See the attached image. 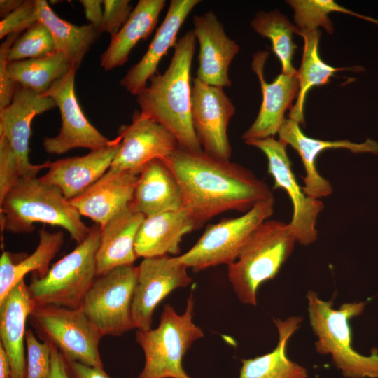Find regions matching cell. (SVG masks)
<instances>
[{
    "mask_svg": "<svg viewBox=\"0 0 378 378\" xmlns=\"http://www.w3.org/2000/svg\"><path fill=\"white\" fill-rule=\"evenodd\" d=\"M176 177L183 207L195 230L229 211L246 213L257 203L274 197L269 186L247 168L230 160L192 153L179 146L163 160Z\"/></svg>",
    "mask_w": 378,
    "mask_h": 378,
    "instance_id": "6da1fadb",
    "label": "cell"
},
{
    "mask_svg": "<svg viewBox=\"0 0 378 378\" xmlns=\"http://www.w3.org/2000/svg\"><path fill=\"white\" fill-rule=\"evenodd\" d=\"M196 41L192 30L186 32L174 47L168 68L150 78L149 85L136 95V101L141 113L166 127L180 148L202 153L191 114L190 71Z\"/></svg>",
    "mask_w": 378,
    "mask_h": 378,
    "instance_id": "7a4b0ae2",
    "label": "cell"
},
{
    "mask_svg": "<svg viewBox=\"0 0 378 378\" xmlns=\"http://www.w3.org/2000/svg\"><path fill=\"white\" fill-rule=\"evenodd\" d=\"M0 211L1 230L13 234L31 232L34 223H42L65 229L78 244L90 231L62 190L37 176L20 179L0 202Z\"/></svg>",
    "mask_w": 378,
    "mask_h": 378,
    "instance_id": "3957f363",
    "label": "cell"
},
{
    "mask_svg": "<svg viewBox=\"0 0 378 378\" xmlns=\"http://www.w3.org/2000/svg\"><path fill=\"white\" fill-rule=\"evenodd\" d=\"M296 242L289 223L267 219L253 232L227 266L229 280L240 302L257 304L259 287L276 276Z\"/></svg>",
    "mask_w": 378,
    "mask_h": 378,
    "instance_id": "277c9868",
    "label": "cell"
},
{
    "mask_svg": "<svg viewBox=\"0 0 378 378\" xmlns=\"http://www.w3.org/2000/svg\"><path fill=\"white\" fill-rule=\"evenodd\" d=\"M194 299L191 293L185 312L178 314L165 304L155 329L136 332V341L143 349L145 363L136 378H192L183 368V358L192 344L204 337L192 321Z\"/></svg>",
    "mask_w": 378,
    "mask_h": 378,
    "instance_id": "5b68a950",
    "label": "cell"
},
{
    "mask_svg": "<svg viewBox=\"0 0 378 378\" xmlns=\"http://www.w3.org/2000/svg\"><path fill=\"white\" fill-rule=\"evenodd\" d=\"M102 228L90 227L88 237L69 253L55 262L43 277L32 273L28 289L38 306L80 307L97 276L96 255Z\"/></svg>",
    "mask_w": 378,
    "mask_h": 378,
    "instance_id": "8992f818",
    "label": "cell"
},
{
    "mask_svg": "<svg viewBox=\"0 0 378 378\" xmlns=\"http://www.w3.org/2000/svg\"><path fill=\"white\" fill-rule=\"evenodd\" d=\"M307 298L310 326L317 337L316 351L330 355L334 365L346 378L377 376L378 358L362 356L351 345L349 321L361 312L363 304L344 303L334 309L332 300H323L314 291L309 290Z\"/></svg>",
    "mask_w": 378,
    "mask_h": 378,
    "instance_id": "52a82bcc",
    "label": "cell"
},
{
    "mask_svg": "<svg viewBox=\"0 0 378 378\" xmlns=\"http://www.w3.org/2000/svg\"><path fill=\"white\" fill-rule=\"evenodd\" d=\"M29 319L41 340L56 347L65 359L104 368L99 351L103 335L80 307L36 305Z\"/></svg>",
    "mask_w": 378,
    "mask_h": 378,
    "instance_id": "ba28073f",
    "label": "cell"
},
{
    "mask_svg": "<svg viewBox=\"0 0 378 378\" xmlns=\"http://www.w3.org/2000/svg\"><path fill=\"white\" fill-rule=\"evenodd\" d=\"M274 197L257 203L248 211L206 227L196 244L176 260L197 272L235 261L253 232L274 213Z\"/></svg>",
    "mask_w": 378,
    "mask_h": 378,
    "instance_id": "9c48e42d",
    "label": "cell"
},
{
    "mask_svg": "<svg viewBox=\"0 0 378 378\" xmlns=\"http://www.w3.org/2000/svg\"><path fill=\"white\" fill-rule=\"evenodd\" d=\"M138 268L121 266L99 276L80 308L104 336H120L134 329L132 303Z\"/></svg>",
    "mask_w": 378,
    "mask_h": 378,
    "instance_id": "30bf717a",
    "label": "cell"
},
{
    "mask_svg": "<svg viewBox=\"0 0 378 378\" xmlns=\"http://www.w3.org/2000/svg\"><path fill=\"white\" fill-rule=\"evenodd\" d=\"M260 150L267 159V171L274 180V188H282L290 197L293 216L289 223L300 244H313L318 237L316 224L319 214L324 209L323 202L307 196L297 182L292 164L286 152V145L269 137L244 141Z\"/></svg>",
    "mask_w": 378,
    "mask_h": 378,
    "instance_id": "8fae6325",
    "label": "cell"
},
{
    "mask_svg": "<svg viewBox=\"0 0 378 378\" xmlns=\"http://www.w3.org/2000/svg\"><path fill=\"white\" fill-rule=\"evenodd\" d=\"M78 69L71 66L69 71L55 81L43 94L51 97L59 107L62 126L57 135L46 137L43 146L50 154L60 155L76 148L91 150L112 144L88 120L78 102L75 92V78Z\"/></svg>",
    "mask_w": 378,
    "mask_h": 378,
    "instance_id": "7c38bea8",
    "label": "cell"
},
{
    "mask_svg": "<svg viewBox=\"0 0 378 378\" xmlns=\"http://www.w3.org/2000/svg\"><path fill=\"white\" fill-rule=\"evenodd\" d=\"M235 106L223 88L206 84L197 78L192 84V122L205 154L227 161L232 148L227 135Z\"/></svg>",
    "mask_w": 378,
    "mask_h": 378,
    "instance_id": "4fadbf2b",
    "label": "cell"
},
{
    "mask_svg": "<svg viewBox=\"0 0 378 378\" xmlns=\"http://www.w3.org/2000/svg\"><path fill=\"white\" fill-rule=\"evenodd\" d=\"M137 268L132 318L135 328L145 331L151 329L158 304L175 289L188 286L192 279L188 267L169 255L144 258Z\"/></svg>",
    "mask_w": 378,
    "mask_h": 378,
    "instance_id": "5bb4252c",
    "label": "cell"
},
{
    "mask_svg": "<svg viewBox=\"0 0 378 378\" xmlns=\"http://www.w3.org/2000/svg\"><path fill=\"white\" fill-rule=\"evenodd\" d=\"M132 123L119 130L120 147L110 172L137 171L155 159L165 160L178 147L176 138L163 125L135 111Z\"/></svg>",
    "mask_w": 378,
    "mask_h": 378,
    "instance_id": "9a60e30c",
    "label": "cell"
},
{
    "mask_svg": "<svg viewBox=\"0 0 378 378\" xmlns=\"http://www.w3.org/2000/svg\"><path fill=\"white\" fill-rule=\"evenodd\" d=\"M55 102L49 97L38 94L19 85L10 104L0 111V135L6 138L16 158L20 179L36 177L47 162L34 164L29 158L31 122L34 118L55 108Z\"/></svg>",
    "mask_w": 378,
    "mask_h": 378,
    "instance_id": "2e32d148",
    "label": "cell"
},
{
    "mask_svg": "<svg viewBox=\"0 0 378 378\" xmlns=\"http://www.w3.org/2000/svg\"><path fill=\"white\" fill-rule=\"evenodd\" d=\"M279 141L290 145L298 151L304 169L302 177L304 192L309 197L320 200L328 197L333 191L330 182L323 177L316 167V160L319 154L327 149L343 148L353 153H372L378 154V143L367 139L364 143L356 144L346 139L326 141L306 136L297 121L286 118L278 132Z\"/></svg>",
    "mask_w": 378,
    "mask_h": 378,
    "instance_id": "e0dca14e",
    "label": "cell"
},
{
    "mask_svg": "<svg viewBox=\"0 0 378 378\" xmlns=\"http://www.w3.org/2000/svg\"><path fill=\"white\" fill-rule=\"evenodd\" d=\"M192 30L200 46L197 78L210 85L230 87V66L239 46L226 34L216 15L209 10L192 18Z\"/></svg>",
    "mask_w": 378,
    "mask_h": 378,
    "instance_id": "ac0fdd59",
    "label": "cell"
},
{
    "mask_svg": "<svg viewBox=\"0 0 378 378\" xmlns=\"http://www.w3.org/2000/svg\"><path fill=\"white\" fill-rule=\"evenodd\" d=\"M268 56L266 51L253 55L251 69L259 79L262 101L257 118L241 136L244 141L274 137L286 119V111L293 107L292 102L298 94L297 74L281 73L272 83L266 82L264 66Z\"/></svg>",
    "mask_w": 378,
    "mask_h": 378,
    "instance_id": "d6986e66",
    "label": "cell"
},
{
    "mask_svg": "<svg viewBox=\"0 0 378 378\" xmlns=\"http://www.w3.org/2000/svg\"><path fill=\"white\" fill-rule=\"evenodd\" d=\"M122 137L110 145L83 156L47 161L48 172L39 178L58 187L69 200L88 189L110 168L120 147Z\"/></svg>",
    "mask_w": 378,
    "mask_h": 378,
    "instance_id": "ffe728a7",
    "label": "cell"
},
{
    "mask_svg": "<svg viewBox=\"0 0 378 378\" xmlns=\"http://www.w3.org/2000/svg\"><path fill=\"white\" fill-rule=\"evenodd\" d=\"M140 172L107 171L84 192L69 201L81 216L90 218L102 228L129 207Z\"/></svg>",
    "mask_w": 378,
    "mask_h": 378,
    "instance_id": "44dd1931",
    "label": "cell"
},
{
    "mask_svg": "<svg viewBox=\"0 0 378 378\" xmlns=\"http://www.w3.org/2000/svg\"><path fill=\"white\" fill-rule=\"evenodd\" d=\"M200 0H172L167 15L158 29L148 50L132 66L120 84L133 95H137L147 86V82L156 74L158 66L170 48L174 47L177 34L186 19L197 6Z\"/></svg>",
    "mask_w": 378,
    "mask_h": 378,
    "instance_id": "7402d4cb",
    "label": "cell"
},
{
    "mask_svg": "<svg viewBox=\"0 0 378 378\" xmlns=\"http://www.w3.org/2000/svg\"><path fill=\"white\" fill-rule=\"evenodd\" d=\"M36 306L24 279L0 300V344L10 359L12 378L26 377L25 326Z\"/></svg>",
    "mask_w": 378,
    "mask_h": 378,
    "instance_id": "603a6c76",
    "label": "cell"
},
{
    "mask_svg": "<svg viewBox=\"0 0 378 378\" xmlns=\"http://www.w3.org/2000/svg\"><path fill=\"white\" fill-rule=\"evenodd\" d=\"M129 207L145 217L183 207L180 186L162 160H151L141 168Z\"/></svg>",
    "mask_w": 378,
    "mask_h": 378,
    "instance_id": "cb8c5ba5",
    "label": "cell"
},
{
    "mask_svg": "<svg viewBox=\"0 0 378 378\" xmlns=\"http://www.w3.org/2000/svg\"><path fill=\"white\" fill-rule=\"evenodd\" d=\"M193 230V220L183 207L146 217L136 238V255L146 258L176 255L183 237Z\"/></svg>",
    "mask_w": 378,
    "mask_h": 378,
    "instance_id": "d4e9b609",
    "label": "cell"
},
{
    "mask_svg": "<svg viewBox=\"0 0 378 378\" xmlns=\"http://www.w3.org/2000/svg\"><path fill=\"white\" fill-rule=\"evenodd\" d=\"M145 218L128 207L102 228L96 255L98 276L118 267L133 265L138 258L135 251L136 238Z\"/></svg>",
    "mask_w": 378,
    "mask_h": 378,
    "instance_id": "484cf974",
    "label": "cell"
},
{
    "mask_svg": "<svg viewBox=\"0 0 378 378\" xmlns=\"http://www.w3.org/2000/svg\"><path fill=\"white\" fill-rule=\"evenodd\" d=\"M164 0H139L120 31L111 37L109 45L100 57V65L105 71L122 66L132 50L141 40L147 38L155 28Z\"/></svg>",
    "mask_w": 378,
    "mask_h": 378,
    "instance_id": "4316f807",
    "label": "cell"
},
{
    "mask_svg": "<svg viewBox=\"0 0 378 378\" xmlns=\"http://www.w3.org/2000/svg\"><path fill=\"white\" fill-rule=\"evenodd\" d=\"M302 321L298 316L274 319L279 333L277 345L268 354L241 359L239 378H307V369L290 360L286 353L288 341Z\"/></svg>",
    "mask_w": 378,
    "mask_h": 378,
    "instance_id": "83f0119b",
    "label": "cell"
},
{
    "mask_svg": "<svg viewBox=\"0 0 378 378\" xmlns=\"http://www.w3.org/2000/svg\"><path fill=\"white\" fill-rule=\"evenodd\" d=\"M38 234L39 242L35 251L19 262H14L9 252L2 253L0 258V300L29 272L35 273L41 278L49 271L51 261L63 245L64 233L41 229Z\"/></svg>",
    "mask_w": 378,
    "mask_h": 378,
    "instance_id": "f1b7e54d",
    "label": "cell"
},
{
    "mask_svg": "<svg viewBox=\"0 0 378 378\" xmlns=\"http://www.w3.org/2000/svg\"><path fill=\"white\" fill-rule=\"evenodd\" d=\"M36 3L38 21L50 31L57 51L65 56L71 66L78 69L99 31L91 24L78 26L62 19L46 0H36Z\"/></svg>",
    "mask_w": 378,
    "mask_h": 378,
    "instance_id": "f546056e",
    "label": "cell"
},
{
    "mask_svg": "<svg viewBox=\"0 0 378 378\" xmlns=\"http://www.w3.org/2000/svg\"><path fill=\"white\" fill-rule=\"evenodd\" d=\"M298 35L304 39V49L301 65L297 71L299 92L296 103L290 109L289 118L304 125V105L310 89L327 84L336 72L351 69L333 67L323 61L318 52V29L300 30Z\"/></svg>",
    "mask_w": 378,
    "mask_h": 378,
    "instance_id": "4dcf8cb0",
    "label": "cell"
},
{
    "mask_svg": "<svg viewBox=\"0 0 378 378\" xmlns=\"http://www.w3.org/2000/svg\"><path fill=\"white\" fill-rule=\"evenodd\" d=\"M71 66L65 56L56 51L41 57L8 62V71L20 86L43 94Z\"/></svg>",
    "mask_w": 378,
    "mask_h": 378,
    "instance_id": "1f68e13d",
    "label": "cell"
},
{
    "mask_svg": "<svg viewBox=\"0 0 378 378\" xmlns=\"http://www.w3.org/2000/svg\"><path fill=\"white\" fill-rule=\"evenodd\" d=\"M251 26L258 34L271 41L272 50L281 64V73L296 74L292 60L297 46L293 36L294 34H298L300 28L278 10L258 13L251 20Z\"/></svg>",
    "mask_w": 378,
    "mask_h": 378,
    "instance_id": "d6a6232c",
    "label": "cell"
},
{
    "mask_svg": "<svg viewBox=\"0 0 378 378\" xmlns=\"http://www.w3.org/2000/svg\"><path fill=\"white\" fill-rule=\"evenodd\" d=\"M57 51L48 29L38 21L18 38L8 55V62L37 58Z\"/></svg>",
    "mask_w": 378,
    "mask_h": 378,
    "instance_id": "836d02e7",
    "label": "cell"
},
{
    "mask_svg": "<svg viewBox=\"0 0 378 378\" xmlns=\"http://www.w3.org/2000/svg\"><path fill=\"white\" fill-rule=\"evenodd\" d=\"M27 366L25 378H50L51 372V345L39 342L31 329L25 334Z\"/></svg>",
    "mask_w": 378,
    "mask_h": 378,
    "instance_id": "e575fe53",
    "label": "cell"
},
{
    "mask_svg": "<svg viewBox=\"0 0 378 378\" xmlns=\"http://www.w3.org/2000/svg\"><path fill=\"white\" fill-rule=\"evenodd\" d=\"M38 22L36 0H25L13 13L0 22V38L20 34Z\"/></svg>",
    "mask_w": 378,
    "mask_h": 378,
    "instance_id": "d590c367",
    "label": "cell"
},
{
    "mask_svg": "<svg viewBox=\"0 0 378 378\" xmlns=\"http://www.w3.org/2000/svg\"><path fill=\"white\" fill-rule=\"evenodd\" d=\"M20 179L18 164L8 141L0 135V202Z\"/></svg>",
    "mask_w": 378,
    "mask_h": 378,
    "instance_id": "8d00e7d4",
    "label": "cell"
},
{
    "mask_svg": "<svg viewBox=\"0 0 378 378\" xmlns=\"http://www.w3.org/2000/svg\"><path fill=\"white\" fill-rule=\"evenodd\" d=\"M19 34L8 35L0 46V111L8 107L19 87L8 71V55Z\"/></svg>",
    "mask_w": 378,
    "mask_h": 378,
    "instance_id": "74e56055",
    "label": "cell"
},
{
    "mask_svg": "<svg viewBox=\"0 0 378 378\" xmlns=\"http://www.w3.org/2000/svg\"><path fill=\"white\" fill-rule=\"evenodd\" d=\"M104 15L99 32L116 34L128 20L133 8L129 0H104Z\"/></svg>",
    "mask_w": 378,
    "mask_h": 378,
    "instance_id": "f35d334b",
    "label": "cell"
},
{
    "mask_svg": "<svg viewBox=\"0 0 378 378\" xmlns=\"http://www.w3.org/2000/svg\"><path fill=\"white\" fill-rule=\"evenodd\" d=\"M64 360L70 378H111L104 368L88 366L65 358Z\"/></svg>",
    "mask_w": 378,
    "mask_h": 378,
    "instance_id": "ab89813d",
    "label": "cell"
},
{
    "mask_svg": "<svg viewBox=\"0 0 378 378\" xmlns=\"http://www.w3.org/2000/svg\"><path fill=\"white\" fill-rule=\"evenodd\" d=\"M85 9V17L99 31L104 15V10L102 8L103 1L101 0H81L80 1Z\"/></svg>",
    "mask_w": 378,
    "mask_h": 378,
    "instance_id": "60d3db41",
    "label": "cell"
},
{
    "mask_svg": "<svg viewBox=\"0 0 378 378\" xmlns=\"http://www.w3.org/2000/svg\"><path fill=\"white\" fill-rule=\"evenodd\" d=\"M50 378H70L64 356L52 345H51V372Z\"/></svg>",
    "mask_w": 378,
    "mask_h": 378,
    "instance_id": "b9f144b4",
    "label": "cell"
},
{
    "mask_svg": "<svg viewBox=\"0 0 378 378\" xmlns=\"http://www.w3.org/2000/svg\"><path fill=\"white\" fill-rule=\"evenodd\" d=\"M0 378H12V369L10 359L0 344Z\"/></svg>",
    "mask_w": 378,
    "mask_h": 378,
    "instance_id": "7bdbcfd3",
    "label": "cell"
},
{
    "mask_svg": "<svg viewBox=\"0 0 378 378\" xmlns=\"http://www.w3.org/2000/svg\"><path fill=\"white\" fill-rule=\"evenodd\" d=\"M23 3L22 0H1L0 1V16L3 19L18 8Z\"/></svg>",
    "mask_w": 378,
    "mask_h": 378,
    "instance_id": "ee69618b",
    "label": "cell"
}]
</instances>
